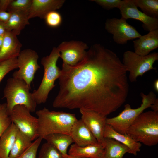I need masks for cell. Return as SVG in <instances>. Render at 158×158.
<instances>
[{"label": "cell", "instance_id": "6da1fadb", "mask_svg": "<svg viewBox=\"0 0 158 158\" xmlns=\"http://www.w3.org/2000/svg\"><path fill=\"white\" fill-rule=\"evenodd\" d=\"M61 70L54 108L83 109L107 116L126 100L127 71L118 55L100 44L92 45L78 64L63 63Z\"/></svg>", "mask_w": 158, "mask_h": 158}, {"label": "cell", "instance_id": "7a4b0ae2", "mask_svg": "<svg viewBox=\"0 0 158 158\" xmlns=\"http://www.w3.org/2000/svg\"><path fill=\"white\" fill-rule=\"evenodd\" d=\"M36 114L38 121L39 137L42 139L53 133L70 135L72 126L78 120L75 114L51 111L45 107L37 111Z\"/></svg>", "mask_w": 158, "mask_h": 158}, {"label": "cell", "instance_id": "3957f363", "mask_svg": "<svg viewBox=\"0 0 158 158\" xmlns=\"http://www.w3.org/2000/svg\"><path fill=\"white\" fill-rule=\"evenodd\" d=\"M127 134L137 142L151 146L158 143V112H143L128 128Z\"/></svg>", "mask_w": 158, "mask_h": 158}, {"label": "cell", "instance_id": "277c9868", "mask_svg": "<svg viewBox=\"0 0 158 158\" xmlns=\"http://www.w3.org/2000/svg\"><path fill=\"white\" fill-rule=\"evenodd\" d=\"M60 57L59 49L54 47L49 55L41 59V63L44 68L43 78L38 88L32 93L37 104L46 102L49 93L55 86L54 82L59 78L61 73V70L57 66V61Z\"/></svg>", "mask_w": 158, "mask_h": 158}, {"label": "cell", "instance_id": "5b68a950", "mask_svg": "<svg viewBox=\"0 0 158 158\" xmlns=\"http://www.w3.org/2000/svg\"><path fill=\"white\" fill-rule=\"evenodd\" d=\"M30 89V87L23 80L13 77L8 79L3 91V98L6 99L9 115L13 107L18 105L25 106L31 112L35 111L37 104Z\"/></svg>", "mask_w": 158, "mask_h": 158}, {"label": "cell", "instance_id": "8992f818", "mask_svg": "<svg viewBox=\"0 0 158 158\" xmlns=\"http://www.w3.org/2000/svg\"><path fill=\"white\" fill-rule=\"evenodd\" d=\"M140 96L142 98V103L140 107L133 109L130 104H126L123 110L118 116L107 118V124L119 133L127 134L128 128L137 118L144 110L150 107L157 98L156 95L152 91L147 95L141 93Z\"/></svg>", "mask_w": 158, "mask_h": 158}, {"label": "cell", "instance_id": "52a82bcc", "mask_svg": "<svg viewBox=\"0 0 158 158\" xmlns=\"http://www.w3.org/2000/svg\"><path fill=\"white\" fill-rule=\"evenodd\" d=\"M158 60L157 52L142 56L134 52L127 51L123 53L122 63L126 71L129 72V80L131 82H135L136 81L138 77L142 76L150 70H155L153 65Z\"/></svg>", "mask_w": 158, "mask_h": 158}, {"label": "cell", "instance_id": "ba28073f", "mask_svg": "<svg viewBox=\"0 0 158 158\" xmlns=\"http://www.w3.org/2000/svg\"><path fill=\"white\" fill-rule=\"evenodd\" d=\"M9 116L12 123L32 141L39 137L38 118L32 115L30 111L25 106L21 105L15 106Z\"/></svg>", "mask_w": 158, "mask_h": 158}, {"label": "cell", "instance_id": "9c48e42d", "mask_svg": "<svg viewBox=\"0 0 158 158\" xmlns=\"http://www.w3.org/2000/svg\"><path fill=\"white\" fill-rule=\"evenodd\" d=\"M17 58L19 69L13 72V77L24 80L30 87L35 73L40 68L38 55L35 51L28 49L21 51Z\"/></svg>", "mask_w": 158, "mask_h": 158}, {"label": "cell", "instance_id": "30bf717a", "mask_svg": "<svg viewBox=\"0 0 158 158\" xmlns=\"http://www.w3.org/2000/svg\"><path fill=\"white\" fill-rule=\"evenodd\" d=\"M105 28L112 35L114 41L119 44H127L128 41L142 35L135 27L122 18H108L105 22Z\"/></svg>", "mask_w": 158, "mask_h": 158}, {"label": "cell", "instance_id": "8fae6325", "mask_svg": "<svg viewBox=\"0 0 158 158\" xmlns=\"http://www.w3.org/2000/svg\"><path fill=\"white\" fill-rule=\"evenodd\" d=\"M60 54L63 63L70 66H74L82 61L89 49L87 44L78 41H63L57 47Z\"/></svg>", "mask_w": 158, "mask_h": 158}, {"label": "cell", "instance_id": "7c38bea8", "mask_svg": "<svg viewBox=\"0 0 158 158\" xmlns=\"http://www.w3.org/2000/svg\"><path fill=\"white\" fill-rule=\"evenodd\" d=\"M121 18L133 19L143 23L142 27L149 32L158 29V19L150 17L139 10L133 0H122L119 8Z\"/></svg>", "mask_w": 158, "mask_h": 158}, {"label": "cell", "instance_id": "4fadbf2b", "mask_svg": "<svg viewBox=\"0 0 158 158\" xmlns=\"http://www.w3.org/2000/svg\"><path fill=\"white\" fill-rule=\"evenodd\" d=\"M80 111L81 115V120L98 142L102 144L104 138V133L107 125V116L93 111L80 109Z\"/></svg>", "mask_w": 158, "mask_h": 158}, {"label": "cell", "instance_id": "5bb4252c", "mask_svg": "<svg viewBox=\"0 0 158 158\" xmlns=\"http://www.w3.org/2000/svg\"><path fill=\"white\" fill-rule=\"evenodd\" d=\"M65 1L64 0H32L28 11V18L38 17L44 19L49 12L60 8Z\"/></svg>", "mask_w": 158, "mask_h": 158}, {"label": "cell", "instance_id": "9a60e30c", "mask_svg": "<svg viewBox=\"0 0 158 158\" xmlns=\"http://www.w3.org/2000/svg\"><path fill=\"white\" fill-rule=\"evenodd\" d=\"M70 135L74 144L80 146L100 144L81 119L73 124Z\"/></svg>", "mask_w": 158, "mask_h": 158}, {"label": "cell", "instance_id": "2e32d148", "mask_svg": "<svg viewBox=\"0 0 158 158\" xmlns=\"http://www.w3.org/2000/svg\"><path fill=\"white\" fill-rule=\"evenodd\" d=\"M15 33L7 31L4 37L2 45L0 49V62L17 58L22 44Z\"/></svg>", "mask_w": 158, "mask_h": 158}, {"label": "cell", "instance_id": "e0dca14e", "mask_svg": "<svg viewBox=\"0 0 158 158\" xmlns=\"http://www.w3.org/2000/svg\"><path fill=\"white\" fill-rule=\"evenodd\" d=\"M133 42L135 53L142 56L148 55L158 47V29L141 35Z\"/></svg>", "mask_w": 158, "mask_h": 158}, {"label": "cell", "instance_id": "ac0fdd59", "mask_svg": "<svg viewBox=\"0 0 158 158\" xmlns=\"http://www.w3.org/2000/svg\"><path fill=\"white\" fill-rule=\"evenodd\" d=\"M104 138H112L126 146L129 150V153L136 155L140 151L141 144L137 142L127 134L119 133L113 129L110 126H106L104 133Z\"/></svg>", "mask_w": 158, "mask_h": 158}, {"label": "cell", "instance_id": "d6986e66", "mask_svg": "<svg viewBox=\"0 0 158 158\" xmlns=\"http://www.w3.org/2000/svg\"><path fill=\"white\" fill-rule=\"evenodd\" d=\"M104 148L102 144L80 146L74 144L71 145L68 154L80 157L103 158Z\"/></svg>", "mask_w": 158, "mask_h": 158}, {"label": "cell", "instance_id": "ffe728a7", "mask_svg": "<svg viewBox=\"0 0 158 158\" xmlns=\"http://www.w3.org/2000/svg\"><path fill=\"white\" fill-rule=\"evenodd\" d=\"M18 130L12 123L0 137L1 158H8Z\"/></svg>", "mask_w": 158, "mask_h": 158}, {"label": "cell", "instance_id": "44dd1931", "mask_svg": "<svg viewBox=\"0 0 158 158\" xmlns=\"http://www.w3.org/2000/svg\"><path fill=\"white\" fill-rule=\"evenodd\" d=\"M102 144L104 148L103 158H123L129 152L126 146L112 138H104Z\"/></svg>", "mask_w": 158, "mask_h": 158}, {"label": "cell", "instance_id": "7402d4cb", "mask_svg": "<svg viewBox=\"0 0 158 158\" xmlns=\"http://www.w3.org/2000/svg\"><path fill=\"white\" fill-rule=\"evenodd\" d=\"M9 13L10 18L5 23L6 29L7 31H11L18 35L26 25L30 24L28 13L17 11Z\"/></svg>", "mask_w": 158, "mask_h": 158}, {"label": "cell", "instance_id": "603a6c76", "mask_svg": "<svg viewBox=\"0 0 158 158\" xmlns=\"http://www.w3.org/2000/svg\"><path fill=\"white\" fill-rule=\"evenodd\" d=\"M43 139L54 146L63 155L67 154L68 147L74 142L70 135L62 133L49 134L44 136Z\"/></svg>", "mask_w": 158, "mask_h": 158}, {"label": "cell", "instance_id": "cb8c5ba5", "mask_svg": "<svg viewBox=\"0 0 158 158\" xmlns=\"http://www.w3.org/2000/svg\"><path fill=\"white\" fill-rule=\"evenodd\" d=\"M32 142L28 136L18 130L8 158H17L30 146Z\"/></svg>", "mask_w": 158, "mask_h": 158}, {"label": "cell", "instance_id": "d4e9b609", "mask_svg": "<svg viewBox=\"0 0 158 158\" xmlns=\"http://www.w3.org/2000/svg\"><path fill=\"white\" fill-rule=\"evenodd\" d=\"M137 7L147 16L158 19V0H133Z\"/></svg>", "mask_w": 158, "mask_h": 158}, {"label": "cell", "instance_id": "484cf974", "mask_svg": "<svg viewBox=\"0 0 158 158\" xmlns=\"http://www.w3.org/2000/svg\"><path fill=\"white\" fill-rule=\"evenodd\" d=\"M37 158H63V155L54 146L46 142L42 146Z\"/></svg>", "mask_w": 158, "mask_h": 158}, {"label": "cell", "instance_id": "4316f807", "mask_svg": "<svg viewBox=\"0 0 158 158\" xmlns=\"http://www.w3.org/2000/svg\"><path fill=\"white\" fill-rule=\"evenodd\" d=\"M32 1V0H12L7 11L9 12L17 11L28 13Z\"/></svg>", "mask_w": 158, "mask_h": 158}, {"label": "cell", "instance_id": "83f0119b", "mask_svg": "<svg viewBox=\"0 0 158 158\" xmlns=\"http://www.w3.org/2000/svg\"><path fill=\"white\" fill-rule=\"evenodd\" d=\"M11 123L6 103L0 104V137Z\"/></svg>", "mask_w": 158, "mask_h": 158}, {"label": "cell", "instance_id": "f1b7e54d", "mask_svg": "<svg viewBox=\"0 0 158 158\" xmlns=\"http://www.w3.org/2000/svg\"><path fill=\"white\" fill-rule=\"evenodd\" d=\"M18 68L17 58L0 62V83L7 73Z\"/></svg>", "mask_w": 158, "mask_h": 158}, {"label": "cell", "instance_id": "f546056e", "mask_svg": "<svg viewBox=\"0 0 158 158\" xmlns=\"http://www.w3.org/2000/svg\"><path fill=\"white\" fill-rule=\"evenodd\" d=\"M42 139L41 137H38L23 153L17 158H36L37 151Z\"/></svg>", "mask_w": 158, "mask_h": 158}, {"label": "cell", "instance_id": "4dcf8cb0", "mask_svg": "<svg viewBox=\"0 0 158 158\" xmlns=\"http://www.w3.org/2000/svg\"><path fill=\"white\" fill-rule=\"evenodd\" d=\"M44 19L47 24L49 27L56 28L59 26L62 22L61 15L56 11H53L48 13Z\"/></svg>", "mask_w": 158, "mask_h": 158}, {"label": "cell", "instance_id": "1f68e13d", "mask_svg": "<svg viewBox=\"0 0 158 158\" xmlns=\"http://www.w3.org/2000/svg\"><path fill=\"white\" fill-rule=\"evenodd\" d=\"M104 9H112L115 8L119 9L122 0H92Z\"/></svg>", "mask_w": 158, "mask_h": 158}, {"label": "cell", "instance_id": "d6a6232c", "mask_svg": "<svg viewBox=\"0 0 158 158\" xmlns=\"http://www.w3.org/2000/svg\"><path fill=\"white\" fill-rule=\"evenodd\" d=\"M11 1L12 0H0V11H6Z\"/></svg>", "mask_w": 158, "mask_h": 158}, {"label": "cell", "instance_id": "836d02e7", "mask_svg": "<svg viewBox=\"0 0 158 158\" xmlns=\"http://www.w3.org/2000/svg\"><path fill=\"white\" fill-rule=\"evenodd\" d=\"M10 16V13L5 11H0V21L5 23L9 19Z\"/></svg>", "mask_w": 158, "mask_h": 158}, {"label": "cell", "instance_id": "e575fe53", "mask_svg": "<svg viewBox=\"0 0 158 158\" xmlns=\"http://www.w3.org/2000/svg\"><path fill=\"white\" fill-rule=\"evenodd\" d=\"M7 31L5 23L0 21V36H4Z\"/></svg>", "mask_w": 158, "mask_h": 158}, {"label": "cell", "instance_id": "d590c367", "mask_svg": "<svg viewBox=\"0 0 158 158\" xmlns=\"http://www.w3.org/2000/svg\"><path fill=\"white\" fill-rule=\"evenodd\" d=\"M150 107L152 110V111L158 112V99L157 98L155 102L152 104Z\"/></svg>", "mask_w": 158, "mask_h": 158}, {"label": "cell", "instance_id": "8d00e7d4", "mask_svg": "<svg viewBox=\"0 0 158 158\" xmlns=\"http://www.w3.org/2000/svg\"><path fill=\"white\" fill-rule=\"evenodd\" d=\"M154 88L155 91L158 92V80L156 79L154 83Z\"/></svg>", "mask_w": 158, "mask_h": 158}, {"label": "cell", "instance_id": "74e56055", "mask_svg": "<svg viewBox=\"0 0 158 158\" xmlns=\"http://www.w3.org/2000/svg\"><path fill=\"white\" fill-rule=\"evenodd\" d=\"M82 157L73 156L68 154L63 155V158H81Z\"/></svg>", "mask_w": 158, "mask_h": 158}, {"label": "cell", "instance_id": "f35d334b", "mask_svg": "<svg viewBox=\"0 0 158 158\" xmlns=\"http://www.w3.org/2000/svg\"><path fill=\"white\" fill-rule=\"evenodd\" d=\"M4 36H0V49L1 48L3 44V40H4Z\"/></svg>", "mask_w": 158, "mask_h": 158}, {"label": "cell", "instance_id": "ab89813d", "mask_svg": "<svg viewBox=\"0 0 158 158\" xmlns=\"http://www.w3.org/2000/svg\"><path fill=\"white\" fill-rule=\"evenodd\" d=\"M81 158H86V157H82Z\"/></svg>", "mask_w": 158, "mask_h": 158}, {"label": "cell", "instance_id": "60d3db41", "mask_svg": "<svg viewBox=\"0 0 158 158\" xmlns=\"http://www.w3.org/2000/svg\"></svg>", "mask_w": 158, "mask_h": 158}, {"label": "cell", "instance_id": "b9f144b4", "mask_svg": "<svg viewBox=\"0 0 158 158\" xmlns=\"http://www.w3.org/2000/svg\"><path fill=\"white\" fill-rule=\"evenodd\" d=\"M0 158H1L0 157Z\"/></svg>", "mask_w": 158, "mask_h": 158}]
</instances>
